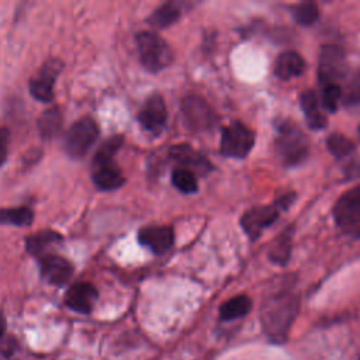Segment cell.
<instances>
[{
  "label": "cell",
  "instance_id": "obj_33",
  "mask_svg": "<svg viewBox=\"0 0 360 360\" xmlns=\"http://www.w3.org/2000/svg\"><path fill=\"white\" fill-rule=\"evenodd\" d=\"M359 134H360V128H359Z\"/></svg>",
  "mask_w": 360,
  "mask_h": 360
},
{
  "label": "cell",
  "instance_id": "obj_25",
  "mask_svg": "<svg viewBox=\"0 0 360 360\" xmlns=\"http://www.w3.org/2000/svg\"><path fill=\"white\" fill-rule=\"evenodd\" d=\"M326 148L335 158H346L354 152V143L343 134H330L326 139Z\"/></svg>",
  "mask_w": 360,
  "mask_h": 360
},
{
  "label": "cell",
  "instance_id": "obj_20",
  "mask_svg": "<svg viewBox=\"0 0 360 360\" xmlns=\"http://www.w3.org/2000/svg\"><path fill=\"white\" fill-rule=\"evenodd\" d=\"M252 308V301L248 295L240 294L225 301L219 308V318L222 321H232L245 316Z\"/></svg>",
  "mask_w": 360,
  "mask_h": 360
},
{
  "label": "cell",
  "instance_id": "obj_29",
  "mask_svg": "<svg viewBox=\"0 0 360 360\" xmlns=\"http://www.w3.org/2000/svg\"><path fill=\"white\" fill-rule=\"evenodd\" d=\"M342 97H343V91H342V87L339 84H325V86H322L321 104L329 112L336 111L338 104H339Z\"/></svg>",
  "mask_w": 360,
  "mask_h": 360
},
{
  "label": "cell",
  "instance_id": "obj_31",
  "mask_svg": "<svg viewBox=\"0 0 360 360\" xmlns=\"http://www.w3.org/2000/svg\"><path fill=\"white\" fill-rule=\"evenodd\" d=\"M8 141L10 132L6 127H0V166L6 162L8 153Z\"/></svg>",
  "mask_w": 360,
  "mask_h": 360
},
{
  "label": "cell",
  "instance_id": "obj_10",
  "mask_svg": "<svg viewBox=\"0 0 360 360\" xmlns=\"http://www.w3.org/2000/svg\"><path fill=\"white\" fill-rule=\"evenodd\" d=\"M62 69V62L56 58L48 59L39 73L30 80V93L34 98L49 103L53 100V86Z\"/></svg>",
  "mask_w": 360,
  "mask_h": 360
},
{
  "label": "cell",
  "instance_id": "obj_14",
  "mask_svg": "<svg viewBox=\"0 0 360 360\" xmlns=\"http://www.w3.org/2000/svg\"><path fill=\"white\" fill-rule=\"evenodd\" d=\"M97 297L98 292L93 284L77 283L68 290L65 295V304L76 312L90 314L97 301Z\"/></svg>",
  "mask_w": 360,
  "mask_h": 360
},
{
  "label": "cell",
  "instance_id": "obj_5",
  "mask_svg": "<svg viewBox=\"0 0 360 360\" xmlns=\"http://www.w3.org/2000/svg\"><path fill=\"white\" fill-rule=\"evenodd\" d=\"M100 135L98 124L91 117L77 120L65 135V150L70 158H83Z\"/></svg>",
  "mask_w": 360,
  "mask_h": 360
},
{
  "label": "cell",
  "instance_id": "obj_32",
  "mask_svg": "<svg viewBox=\"0 0 360 360\" xmlns=\"http://www.w3.org/2000/svg\"><path fill=\"white\" fill-rule=\"evenodd\" d=\"M4 332H6V319H4V316L0 314V339L3 338Z\"/></svg>",
  "mask_w": 360,
  "mask_h": 360
},
{
  "label": "cell",
  "instance_id": "obj_11",
  "mask_svg": "<svg viewBox=\"0 0 360 360\" xmlns=\"http://www.w3.org/2000/svg\"><path fill=\"white\" fill-rule=\"evenodd\" d=\"M138 121L146 131L155 135H159L165 129L167 121V108L163 97L159 93L148 97L138 114Z\"/></svg>",
  "mask_w": 360,
  "mask_h": 360
},
{
  "label": "cell",
  "instance_id": "obj_3",
  "mask_svg": "<svg viewBox=\"0 0 360 360\" xmlns=\"http://www.w3.org/2000/svg\"><path fill=\"white\" fill-rule=\"evenodd\" d=\"M136 46L143 68L152 73L160 72L173 62L170 45L158 34L142 31L136 34Z\"/></svg>",
  "mask_w": 360,
  "mask_h": 360
},
{
  "label": "cell",
  "instance_id": "obj_1",
  "mask_svg": "<svg viewBox=\"0 0 360 360\" xmlns=\"http://www.w3.org/2000/svg\"><path fill=\"white\" fill-rule=\"evenodd\" d=\"M298 297L294 292L281 291L270 295L262 308V323L267 336L283 342L298 314Z\"/></svg>",
  "mask_w": 360,
  "mask_h": 360
},
{
  "label": "cell",
  "instance_id": "obj_9",
  "mask_svg": "<svg viewBox=\"0 0 360 360\" xmlns=\"http://www.w3.org/2000/svg\"><path fill=\"white\" fill-rule=\"evenodd\" d=\"M181 112L186 124L194 131H204L211 128L217 115L205 100L198 96H187L181 101Z\"/></svg>",
  "mask_w": 360,
  "mask_h": 360
},
{
  "label": "cell",
  "instance_id": "obj_15",
  "mask_svg": "<svg viewBox=\"0 0 360 360\" xmlns=\"http://www.w3.org/2000/svg\"><path fill=\"white\" fill-rule=\"evenodd\" d=\"M169 156L180 163L183 166V169H188V170H195L200 174H205L208 173L212 166L211 163L205 159V156H202L200 152L194 150L190 145H173L169 150Z\"/></svg>",
  "mask_w": 360,
  "mask_h": 360
},
{
  "label": "cell",
  "instance_id": "obj_27",
  "mask_svg": "<svg viewBox=\"0 0 360 360\" xmlns=\"http://www.w3.org/2000/svg\"><path fill=\"white\" fill-rule=\"evenodd\" d=\"M122 142H124L122 135H114V136L108 138L107 141H104L94 155L93 165H103V163L112 162V158L121 148Z\"/></svg>",
  "mask_w": 360,
  "mask_h": 360
},
{
  "label": "cell",
  "instance_id": "obj_8",
  "mask_svg": "<svg viewBox=\"0 0 360 360\" xmlns=\"http://www.w3.org/2000/svg\"><path fill=\"white\" fill-rule=\"evenodd\" d=\"M333 218L346 231L360 226V184L340 194L333 205Z\"/></svg>",
  "mask_w": 360,
  "mask_h": 360
},
{
  "label": "cell",
  "instance_id": "obj_19",
  "mask_svg": "<svg viewBox=\"0 0 360 360\" xmlns=\"http://www.w3.org/2000/svg\"><path fill=\"white\" fill-rule=\"evenodd\" d=\"M181 15V6L177 1H167L160 4L148 18V22L155 28H166L174 24Z\"/></svg>",
  "mask_w": 360,
  "mask_h": 360
},
{
  "label": "cell",
  "instance_id": "obj_16",
  "mask_svg": "<svg viewBox=\"0 0 360 360\" xmlns=\"http://www.w3.org/2000/svg\"><path fill=\"white\" fill-rule=\"evenodd\" d=\"M300 104L305 115V121L312 129H323L328 124V118L322 111L321 98L314 90H307L300 96Z\"/></svg>",
  "mask_w": 360,
  "mask_h": 360
},
{
  "label": "cell",
  "instance_id": "obj_26",
  "mask_svg": "<svg viewBox=\"0 0 360 360\" xmlns=\"http://www.w3.org/2000/svg\"><path fill=\"white\" fill-rule=\"evenodd\" d=\"M172 183L177 190H180L181 193H186V194L195 193L198 188V183H197L194 172H191L188 169H183V167H177L173 170Z\"/></svg>",
  "mask_w": 360,
  "mask_h": 360
},
{
  "label": "cell",
  "instance_id": "obj_28",
  "mask_svg": "<svg viewBox=\"0 0 360 360\" xmlns=\"http://www.w3.org/2000/svg\"><path fill=\"white\" fill-rule=\"evenodd\" d=\"M292 15L298 24L308 27V25H312L318 20L319 10L315 3L304 1V3H300L297 7H294Z\"/></svg>",
  "mask_w": 360,
  "mask_h": 360
},
{
  "label": "cell",
  "instance_id": "obj_12",
  "mask_svg": "<svg viewBox=\"0 0 360 360\" xmlns=\"http://www.w3.org/2000/svg\"><path fill=\"white\" fill-rule=\"evenodd\" d=\"M41 276L51 284L63 285L66 284L72 274L73 266L65 257L58 255H46L39 259Z\"/></svg>",
  "mask_w": 360,
  "mask_h": 360
},
{
  "label": "cell",
  "instance_id": "obj_30",
  "mask_svg": "<svg viewBox=\"0 0 360 360\" xmlns=\"http://www.w3.org/2000/svg\"><path fill=\"white\" fill-rule=\"evenodd\" d=\"M342 98L345 105L360 108V72L356 73L347 83V87L343 91Z\"/></svg>",
  "mask_w": 360,
  "mask_h": 360
},
{
  "label": "cell",
  "instance_id": "obj_17",
  "mask_svg": "<svg viewBox=\"0 0 360 360\" xmlns=\"http://www.w3.org/2000/svg\"><path fill=\"white\" fill-rule=\"evenodd\" d=\"M305 69V62L302 56L295 51L281 52L274 62V73L281 80H288L302 75Z\"/></svg>",
  "mask_w": 360,
  "mask_h": 360
},
{
  "label": "cell",
  "instance_id": "obj_18",
  "mask_svg": "<svg viewBox=\"0 0 360 360\" xmlns=\"http://www.w3.org/2000/svg\"><path fill=\"white\" fill-rule=\"evenodd\" d=\"M93 166V181L98 188L115 190L125 183V177L114 162Z\"/></svg>",
  "mask_w": 360,
  "mask_h": 360
},
{
  "label": "cell",
  "instance_id": "obj_23",
  "mask_svg": "<svg viewBox=\"0 0 360 360\" xmlns=\"http://www.w3.org/2000/svg\"><path fill=\"white\" fill-rule=\"evenodd\" d=\"M60 239H62V236L55 231H49V229L39 231L37 233L30 235L25 239V249L31 255H39L46 249V246H49L52 243H56Z\"/></svg>",
  "mask_w": 360,
  "mask_h": 360
},
{
  "label": "cell",
  "instance_id": "obj_24",
  "mask_svg": "<svg viewBox=\"0 0 360 360\" xmlns=\"http://www.w3.org/2000/svg\"><path fill=\"white\" fill-rule=\"evenodd\" d=\"M32 219H34V214L28 207L0 208V224L27 226L32 222Z\"/></svg>",
  "mask_w": 360,
  "mask_h": 360
},
{
  "label": "cell",
  "instance_id": "obj_4",
  "mask_svg": "<svg viewBox=\"0 0 360 360\" xmlns=\"http://www.w3.org/2000/svg\"><path fill=\"white\" fill-rule=\"evenodd\" d=\"M294 200V194H285L278 201L270 205H256L248 210L240 218V226L250 240L260 238L263 231L274 224L283 210H285Z\"/></svg>",
  "mask_w": 360,
  "mask_h": 360
},
{
  "label": "cell",
  "instance_id": "obj_7",
  "mask_svg": "<svg viewBox=\"0 0 360 360\" xmlns=\"http://www.w3.org/2000/svg\"><path fill=\"white\" fill-rule=\"evenodd\" d=\"M346 75L345 51L338 45H323L319 53L318 79L322 86L339 84Z\"/></svg>",
  "mask_w": 360,
  "mask_h": 360
},
{
  "label": "cell",
  "instance_id": "obj_13",
  "mask_svg": "<svg viewBox=\"0 0 360 360\" xmlns=\"http://www.w3.org/2000/svg\"><path fill=\"white\" fill-rule=\"evenodd\" d=\"M138 240L155 255H163L173 246L174 233L172 226H145L138 232Z\"/></svg>",
  "mask_w": 360,
  "mask_h": 360
},
{
  "label": "cell",
  "instance_id": "obj_22",
  "mask_svg": "<svg viewBox=\"0 0 360 360\" xmlns=\"http://www.w3.org/2000/svg\"><path fill=\"white\" fill-rule=\"evenodd\" d=\"M63 122L62 112L58 108L45 110L42 115L38 118V129L42 135V138L49 139L59 134L60 127Z\"/></svg>",
  "mask_w": 360,
  "mask_h": 360
},
{
  "label": "cell",
  "instance_id": "obj_34",
  "mask_svg": "<svg viewBox=\"0 0 360 360\" xmlns=\"http://www.w3.org/2000/svg\"><path fill=\"white\" fill-rule=\"evenodd\" d=\"M359 360H360V359H359Z\"/></svg>",
  "mask_w": 360,
  "mask_h": 360
},
{
  "label": "cell",
  "instance_id": "obj_21",
  "mask_svg": "<svg viewBox=\"0 0 360 360\" xmlns=\"http://www.w3.org/2000/svg\"><path fill=\"white\" fill-rule=\"evenodd\" d=\"M291 239H292V226H288L278 235V238L273 242L269 250V257L273 263L283 266L288 262L291 255Z\"/></svg>",
  "mask_w": 360,
  "mask_h": 360
},
{
  "label": "cell",
  "instance_id": "obj_2",
  "mask_svg": "<svg viewBox=\"0 0 360 360\" xmlns=\"http://www.w3.org/2000/svg\"><path fill=\"white\" fill-rule=\"evenodd\" d=\"M276 152L285 166H295L304 162L309 152V142L298 125L281 120L276 124Z\"/></svg>",
  "mask_w": 360,
  "mask_h": 360
},
{
  "label": "cell",
  "instance_id": "obj_6",
  "mask_svg": "<svg viewBox=\"0 0 360 360\" xmlns=\"http://www.w3.org/2000/svg\"><path fill=\"white\" fill-rule=\"evenodd\" d=\"M255 145V132L240 121H233L222 128L221 153L228 158L243 159Z\"/></svg>",
  "mask_w": 360,
  "mask_h": 360
}]
</instances>
